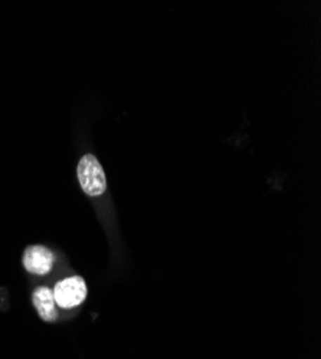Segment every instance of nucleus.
Segmentation results:
<instances>
[{
	"mask_svg": "<svg viewBox=\"0 0 321 359\" xmlns=\"http://www.w3.org/2000/svg\"><path fill=\"white\" fill-rule=\"evenodd\" d=\"M53 264V255L44 246H31L23 253V266L34 275H46Z\"/></svg>",
	"mask_w": 321,
	"mask_h": 359,
	"instance_id": "obj_3",
	"label": "nucleus"
},
{
	"mask_svg": "<svg viewBox=\"0 0 321 359\" xmlns=\"http://www.w3.org/2000/svg\"><path fill=\"white\" fill-rule=\"evenodd\" d=\"M34 305L44 320L53 322L56 319L53 292L48 287H38L34 292Z\"/></svg>",
	"mask_w": 321,
	"mask_h": 359,
	"instance_id": "obj_4",
	"label": "nucleus"
},
{
	"mask_svg": "<svg viewBox=\"0 0 321 359\" xmlns=\"http://www.w3.org/2000/svg\"><path fill=\"white\" fill-rule=\"evenodd\" d=\"M81 189L91 197L101 196L107 189L104 170L93 154H86L79 160L77 168Z\"/></svg>",
	"mask_w": 321,
	"mask_h": 359,
	"instance_id": "obj_1",
	"label": "nucleus"
},
{
	"mask_svg": "<svg viewBox=\"0 0 321 359\" xmlns=\"http://www.w3.org/2000/svg\"><path fill=\"white\" fill-rule=\"evenodd\" d=\"M55 304L64 309H71L81 305L86 297V285L82 278L74 276L56 283L53 290Z\"/></svg>",
	"mask_w": 321,
	"mask_h": 359,
	"instance_id": "obj_2",
	"label": "nucleus"
}]
</instances>
